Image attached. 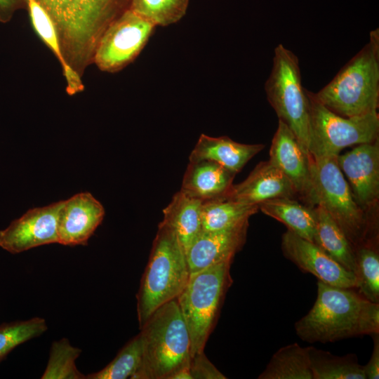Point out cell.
<instances>
[{
  "label": "cell",
  "instance_id": "cell-25",
  "mask_svg": "<svg viewBox=\"0 0 379 379\" xmlns=\"http://www.w3.org/2000/svg\"><path fill=\"white\" fill-rule=\"evenodd\" d=\"M307 350L313 379H366L354 354L336 356L312 346Z\"/></svg>",
  "mask_w": 379,
  "mask_h": 379
},
{
  "label": "cell",
  "instance_id": "cell-8",
  "mask_svg": "<svg viewBox=\"0 0 379 379\" xmlns=\"http://www.w3.org/2000/svg\"><path fill=\"white\" fill-rule=\"evenodd\" d=\"M274 53L272 68L265 84L267 100L279 120L287 125L309 152V104L301 83L298 58L281 44L274 48Z\"/></svg>",
  "mask_w": 379,
  "mask_h": 379
},
{
  "label": "cell",
  "instance_id": "cell-29",
  "mask_svg": "<svg viewBox=\"0 0 379 379\" xmlns=\"http://www.w3.org/2000/svg\"><path fill=\"white\" fill-rule=\"evenodd\" d=\"M142 342L140 333L129 340L115 358L100 371L86 375L87 379H132L141 362Z\"/></svg>",
  "mask_w": 379,
  "mask_h": 379
},
{
  "label": "cell",
  "instance_id": "cell-11",
  "mask_svg": "<svg viewBox=\"0 0 379 379\" xmlns=\"http://www.w3.org/2000/svg\"><path fill=\"white\" fill-rule=\"evenodd\" d=\"M63 201L29 209L0 231V247L20 253L43 245L58 243V219Z\"/></svg>",
  "mask_w": 379,
  "mask_h": 379
},
{
  "label": "cell",
  "instance_id": "cell-24",
  "mask_svg": "<svg viewBox=\"0 0 379 379\" xmlns=\"http://www.w3.org/2000/svg\"><path fill=\"white\" fill-rule=\"evenodd\" d=\"M259 379H313L307 347L295 343L279 348Z\"/></svg>",
  "mask_w": 379,
  "mask_h": 379
},
{
  "label": "cell",
  "instance_id": "cell-4",
  "mask_svg": "<svg viewBox=\"0 0 379 379\" xmlns=\"http://www.w3.org/2000/svg\"><path fill=\"white\" fill-rule=\"evenodd\" d=\"M314 98L334 113L351 117L378 111L379 105V31L352 57Z\"/></svg>",
  "mask_w": 379,
  "mask_h": 379
},
{
  "label": "cell",
  "instance_id": "cell-19",
  "mask_svg": "<svg viewBox=\"0 0 379 379\" xmlns=\"http://www.w3.org/2000/svg\"><path fill=\"white\" fill-rule=\"evenodd\" d=\"M264 147L263 144H243L227 136L215 138L201 134L189 160H211L237 173Z\"/></svg>",
  "mask_w": 379,
  "mask_h": 379
},
{
  "label": "cell",
  "instance_id": "cell-17",
  "mask_svg": "<svg viewBox=\"0 0 379 379\" xmlns=\"http://www.w3.org/2000/svg\"><path fill=\"white\" fill-rule=\"evenodd\" d=\"M297 192L288 178L269 161L258 164L241 182L232 185L225 199L246 204L277 198H294Z\"/></svg>",
  "mask_w": 379,
  "mask_h": 379
},
{
  "label": "cell",
  "instance_id": "cell-6",
  "mask_svg": "<svg viewBox=\"0 0 379 379\" xmlns=\"http://www.w3.org/2000/svg\"><path fill=\"white\" fill-rule=\"evenodd\" d=\"M338 156L311 155L314 201L315 206H321L330 215L355 249L365 243L376 242V239L372 236L369 218L355 201L338 165Z\"/></svg>",
  "mask_w": 379,
  "mask_h": 379
},
{
  "label": "cell",
  "instance_id": "cell-2",
  "mask_svg": "<svg viewBox=\"0 0 379 379\" xmlns=\"http://www.w3.org/2000/svg\"><path fill=\"white\" fill-rule=\"evenodd\" d=\"M36 1L53 20L64 57L77 72L93 60L107 27L131 4V0Z\"/></svg>",
  "mask_w": 379,
  "mask_h": 379
},
{
  "label": "cell",
  "instance_id": "cell-30",
  "mask_svg": "<svg viewBox=\"0 0 379 379\" xmlns=\"http://www.w3.org/2000/svg\"><path fill=\"white\" fill-rule=\"evenodd\" d=\"M190 0H131L129 8L155 26H168L186 13Z\"/></svg>",
  "mask_w": 379,
  "mask_h": 379
},
{
  "label": "cell",
  "instance_id": "cell-12",
  "mask_svg": "<svg viewBox=\"0 0 379 379\" xmlns=\"http://www.w3.org/2000/svg\"><path fill=\"white\" fill-rule=\"evenodd\" d=\"M281 248L286 258L319 281L333 286L357 288L355 274L345 270L314 242L287 230L281 237Z\"/></svg>",
  "mask_w": 379,
  "mask_h": 379
},
{
  "label": "cell",
  "instance_id": "cell-28",
  "mask_svg": "<svg viewBox=\"0 0 379 379\" xmlns=\"http://www.w3.org/2000/svg\"><path fill=\"white\" fill-rule=\"evenodd\" d=\"M82 350L72 346L68 339L63 338L53 342L48 361L42 379H85L76 366V360Z\"/></svg>",
  "mask_w": 379,
  "mask_h": 379
},
{
  "label": "cell",
  "instance_id": "cell-10",
  "mask_svg": "<svg viewBox=\"0 0 379 379\" xmlns=\"http://www.w3.org/2000/svg\"><path fill=\"white\" fill-rule=\"evenodd\" d=\"M155 27L128 8L102 34L94 51L93 62L102 71H119L140 54Z\"/></svg>",
  "mask_w": 379,
  "mask_h": 379
},
{
  "label": "cell",
  "instance_id": "cell-13",
  "mask_svg": "<svg viewBox=\"0 0 379 379\" xmlns=\"http://www.w3.org/2000/svg\"><path fill=\"white\" fill-rule=\"evenodd\" d=\"M337 162L350 183L355 201L366 213L379 197L378 139L338 154Z\"/></svg>",
  "mask_w": 379,
  "mask_h": 379
},
{
  "label": "cell",
  "instance_id": "cell-14",
  "mask_svg": "<svg viewBox=\"0 0 379 379\" xmlns=\"http://www.w3.org/2000/svg\"><path fill=\"white\" fill-rule=\"evenodd\" d=\"M310 157L292 131L279 120L270 149L269 161L288 178L298 196L307 205L314 207Z\"/></svg>",
  "mask_w": 379,
  "mask_h": 379
},
{
  "label": "cell",
  "instance_id": "cell-33",
  "mask_svg": "<svg viewBox=\"0 0 379 379\" xmlns=\"http://www.w3.org/2000/svg\"><path fill=\"white\" fill-rule=\"evenodd\" d=\"M373 339V349L368 362L364 365L366 379L379 378V335H371Z\"/></svg>",
  "mask_w": 379,
  "mask_h": 379
},
{
  "label": "cell",
  "instance_id": "cell-5",
  "mask_svg": "<svg viewBox=\"0 0 379 379\" xmlns=\"http://www.w3.org/2000/svg\"><path fill=\"white\" fill-rule=\"evenodd\" d=\"M190 276L184 248L175 232L161 221L137 293L140 328L158 307L178 298Z\"/></svg>",
  "mask_w": 379,
  "mask_h": 379
},
{
  "label": "cell",
  "instance_id": "cell-34",
  "mask_svg": "<svg viewBox=\"0 0 379 379\" xmlns=\"http://www.w3.org/2000/svg\"><path fill=\"white\" fill-rule=\"evenodd\" d=\"M25 5V0H0V20H8L15 10Z\"/></svg>",
  "mask_w": 379,
  "mask_h": 379
},
{
  "label": "cell",
  "instance_id": "cell-1",
  "mask_svg": "<svg viewBox=\"0 0 379 379\" xmlns=\"http://www.w3.org/2000/svg\"><path fill=\"white\" fill-rule=\"evenodd\" d=\"M298 336L310 343H327L379 334V303L354 288L317 282V296L310 311L295 324Z\"/></svg>",
  "mask_w": 379,
  "mask_h": 379
},
{
  "label": "cell",
  "instance_id": "cell-15",
  "mask_svg": "<svg viewBox=\"0 0 379 379\" xmlns=\"http://www.w3.org/2000/svg\"><path fill=\"white\" fill-rule=\"evenodd\" d=\"M102 204L88 192L73 195L63 204L58 219V244L86 246L105 216Z\"/></svg>",
  "mask_w": 379,
  "mask_h": 379
},
{
  "label": "cell",
  "instance_id": "cell-16",
  "mask_svg": "<svg viewBox=\"0 0 379 379\" xmlns=\"http://www.w3.org/2000/svg\"><path fill=\"white\" fill-rule=\"evenodd\" d=\"M248 221L220 231H201L185 251L191 274L233 260L246 240Z\"/></svg>",
  "mask_w": 379,
  "mask_h": 379
},
{
  "label": "cell",
  "instance_id": "cell-3",
  "mask_svg": "<svg viewBox=\"0 0 379 379\" xmlns=\"http://www.w3.org/2000/svg\"><path fill=\"white\" fill-rule=\"evenodd\" d=\"M140 329L142 359L132 379H171L190 368V338L176 299L158 307Z\"/></svg>",
  "mask_w": 379,
  "mask_h": 379
},
{
  "label": "cell",
  "instance_id": "cell-23",
  "mask_svg": "<svg viewBox=\"0 0 379 379\" xmlns=\"http://www.w3.org/2000/svg\"><path fill=\"white\" fill-rule=\"evenodd\" d=\"M32 26L46 45L59 60L67 81L69 95L81 91L84 86L79 74L66 61L61 48L56 27L47 11L36 0H25Z\"/></svg>",
  "mask_w": 379,
  "mask_h": 379
},
{
  "label": "cell",
  "instance_id": "cell-32",
  "mask_svg": "<svg viewBox=\"0 0 379 379\" xmlns=\"http://www.w3.org/2000/svg\"><path fill=\"white\" fill-rule=\"evenodd\" d=\"M190 371L192 379L227 378L206 357L204 352L191 358Z\"/></svg>",
  "mask_w": 379,
  "mask_h": 379
},
{
  "label": "cell",
  "instance_id": "cell-22",
  "mask_svg": "<svg viewBox=\"0 0 379 379\" xmlns=\"http://www.w3.org/2000/svg\"><path fill=\"white\" fill-rule=\"evenodd\" d=\"M264 214L285 225L288 230L314 242L316 235L314 207L305 205L293 198H277L258 205Z\"/></svg>",
  "mask_w": 379,
  "mask_h": 379
},
{
  "label": "cell",
  "instance_id": "cell-31",
  "mask_svg": "<svg viewBox=\"0 0 379 379\" xmlns=\"http://www.w3.org/2000/svg\"><path fill=\"white\" fill-rule=\"evenodd\" d=\"M48 329L44 319L34 317L0 326V363L18 345L40 336Z\"/></svg>",
  "mask_w": 379,
  "mask_h": 379
},
{
  "label": "cell",
  "instance_id": "cell-26",
  "mask_svg": "<svg viewBox=\"0 0 379 379\" xmlns=\"http://www.w3.org/2000/svg\"><path fill=\"white\" fill-rule=\"evenodd\" d=\"M258 210V205L227 199L204 201L201 206L202 231H220L236 227L248 221Z\"/></svg>",
  "mask_w": 379,
  "mask_h": 379
},
{
  "label": "cell",
  "instance_id": "cell-7",
  "mask_svg": "<svg viewBox=\"0 0 379 379\" xmlns=\"http://www.w3.org/2000/svg\"><path fill=\"white\" fill-rule=\"evenodd\" d=\"M229 260L191 274L176 298L190 334V354L204 352L232 281Z\"/></svg>",
  "mask_w": 379,
  "mask_h": 379
},
{
  "label": "cell",
  "instance_id": "cell-27",
  "mask_svg": "<svg viewBox=\"0 0 379 379\" xmlns=\"http://www.w3.org/2000/svg\"><path fill=\"white\" fill-rule=\"evenodd\" d=\"M357 291L366 299L379 303V254L375 242L355 248Z\"/></svg>",
  "mask_w": 379,
  "mask_h": 379
},
{
  "label": "cell",
  "instance_id": "cell-9",
  "mask_svg": "<svg viewBox=\"0 0 379 379\" xmlns=\"http://www.w3.org/2000/svg\"><path fill=\"white\" fill-rule=\"evenodd\" d=\"M310 113L309 152L312 157L338 156L344 148L378 139V111L345 117L328 109L306 89Z\"/></svg>",
  "mask_w": 379,
  "mask_h": 379
},
{
  "label": "cell",
  "instance_id": "cell-18",
  "mask_svg": "<svg viewBox=\"0 0 379 379\" xmlns=\"http://www.w3.org/2000/svg\"><path fill=\"white\" fill-rule=\"evenodd\" d=\"M235 175L211 160L191 161L184 174L180 191L203 202L225 199Z\"/></svg>",
  "mask_w": 379,
  "mask_h": 379
},
{
  "label": "cell",
  "instance_id": "cell-20",
  "mask_svg": "<svg viewBox=\"0 0 379 379\" xmlns=\"http://www.w3.org/2000/svg\"><path fill=\"white\" fill-rule=\"evenodd\" d=\"M202 203L180 190L163 211L162 222L175 232L185 251L202 231Z\"/></svg>",
  "mask_w": 379,
  "mask_h": 379
},
{
  "label": "cell",
  "instance_id": "cell-21",
  "mask_svg": "<svg viewBox=\"0 0 379 379\" xmlns=\"http://www.w3.org/2000/svg\"><path fill=\"white\" fill-rule=\"evenodd\" d=\"M316 235L314 243L343 266L357 273L355 249L330 215L321 206H314Z\"/></svg>",
  "mask_w": 379,
  "mask_h": 379
}]
</instances>
